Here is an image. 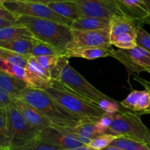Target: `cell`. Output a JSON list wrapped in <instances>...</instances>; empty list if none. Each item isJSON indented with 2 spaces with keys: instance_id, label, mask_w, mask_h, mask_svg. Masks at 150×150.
<instances>
[{
  "instance_id": "48",
  "label": "cell",
  "mask_w": 150,
  "mask_h": 150,
  "mask_svg": "<svg viewBox=\"0 0 150 150\" xmlns=\"http://www.w3.org/2000/svg\"><path fill=\"white\" fill-rule=\"evenodd\" d=\"M149 1H150V0H149Z\"/></svg>"
},
{
  "instance_id": "24",
  "label": "cell",
  "mask_w": 150,
  "mask_h": 150,
  "mask_svg": "<svg viewBox=\"0 0 150 150\" xmlns=\"http://www.w3.org/2000/svg\"><path fill=\"white\" fill-rule=\"evenodd\" d=\"M0 146L6 150L11 147L6 108H0Z\"/></svg>"
},
{
  "instance_id": "15",
  "label": "cell",
  "mask_w": 150,
  "mask_h": 150,
  "mask_svg": "<svg viewBox=\"0 0 150 150\" xmlns=\"http://www.w3.org/2000/svg\"><path fill=\"white\" fill-rule=\"evenodd\" d=\"M142 25L140 22L136 21L127 16H114L111 19L110 41L122 34H136L138 26Z\"/></svg>"
},
{
  "instance_id": "9",
  "label": "cell",
  "mask_w": 150,
  "mask_h": 150,
  "mask_svg": "<svg viewBox=\"0 0 150 150\" xmlns=\"http://www.w3.org/2000/svg\"><path fill=\"white\" fill-rule=\"evenodd\" d=\"M82 16L111 20L114 16H125L116 0H74Z\"/></svg>"
},
{
  "instance_id": "40",
  "label": "cell",
  "mask_w": 150,
  "mask_h": 150,
  "mask_svg": "<svg viewBox=\"0 0 150 150\" xmlns=\"http://www.w3.org/2000/svg\"><path fill=\"white\" fill-rule=\"evenodd\" d=\"M21 24V23H15V22L10 21L4 20V19L1 18H0V28L4 27V26H13V25Z\"/></svg>"
},
{
  "instance_id": "33",
  "label": "cell",
  "mask_w": 150,
  "mask_h": 150,
  "mask_svg": "<svg viewBox=\"0 0 150 150\" xmlns=\"http://www.w3.org/2000/svg\"><path fill=\"white\" fill-rule=\"evenodd\" d=\"M143 92L144 90H132L130 93L127 95V98L124 100L122 101L120 104H121V105L123 108L134 112L136 104H137L138 101H139V98L142 96Z\"/></svg>"
},
{
  "instance_id": "21",
  "label": "cell",
  "mask_w": 150,
  "mask_h": 150,
  "mask_svg": "<svg viewBox=\"0 0 150 150\" xmlns=\"http://www.w3.org/2000/svg\"><path fill=\"white\" fill-rule=\"evenodd\" d=\"M19 39L34 40L35 38L29 29L21 23L0 28V40H13Z\"/></svg>"
},
{
  "instance_id": "35",
  "label": "cell",
  "mask_w": 150,
  "mask_h": 150,
  "mask_svg": "<svg viewBox=\"0 0 150 150\" xmlns=\"http://www.w3.org/2000/svg\"><path fill=\"white\" fill-rule=\"evenodd\" d=\"M150 106V95L148 91L146 89L144 90L143 94L142 96L139 98V101H138L137 104L135 108L134 112L137 113V114H140V113L143 112L145 110L147 109Z\"/></svg>"
},
{
  "instance_id": "41",
  "label": "cell",
  "mask_w": 150,
  "mask_h": 150,
  "mask_svg": "<svg viewBox=\"0 0 150 150\" xmlns=\"http://www.w3.org/2000/svg\"><path fill=\"white\" fill-rule=\"evenodd\" d=\"M62 150H98V149H93V148L89 147V146H87V145H83V146H78V147L73 148V149H62Z\"/></svg>"
},
{
  "instance_id": "47",
  "label": "cell",
  "mask_w": 150,
  "mask_h": 150,
  "mask_svg": "<svg viewBox=\"0 0 150 150\" xmlns=\"http://www.w3.org/2000/svg\"><path fill=\"white\" fill-rule=\"evenodd\" d=\"M149 74H150V72H149Z\"/></svg>"
},
{
  "instance_id": "46",
  "label": "cell",
  "mask_w": 150,
  "mask_h": 150,
  "mask_svg": "<svg viewBox=\"0 0 150 150\" xmlns=\"http://www.w3.org/2000/svg\"><path fill=\"white\" fill-rule=\"evenodd\" d=\"M146 24H149L150 25V21H148V22H146Z\"/></svg>"
},
{
  "instance_id": "1",
  "label": "cell",
  "mask_w": 150,
  "mask_h": 150,
  "mask_svg": "<svg viewBox=\"0 0 150 150\" xmlns=\"http://www.w3.org/2000/svg\"><path fill=\"white\" fill-rule=\"evenodd\" d=\"M40 111L53 124V126H75L81 120L63 108L45 91L27 87L20 98Z\"/></svg>"
},
{
  "instance_id": "8",
  "label": "cell",
  "mask_w": 150,
  "mask_h": 150,
  "mask_svg": "<svg viewBox=\"0 0 150 150\" xmlns=\"http://www.w3.org/2000/svg\"><path fill=\"white\" fill-rule=\"evenodd\" d=\"M110 57L125 66L129 76L134 73L150 72V52L140 46L137 45L132 49H113Z\"/></svg>"
},
{
  "instance_id": "25",
  "label": "cell",
  "mask_w": 150,
  "mask_h": 150,
  "mask_svg": "<svg viewBox=\"0 0 150 150\" xmlns=\"http://www.w3.org/2000/svg\"><path fill=\"white\" fill-rule=\"evenodd\" d=\"M111 45L120 49H132L137 46L136 34L126 33L120 35L111 40Z\"/></svg>"
},
{
  "instance_id": "27",
  "label": "cell",
  "mask_w": 150,
  "mask_h": 150,
  "mask_svg": "<svg viewBox=\"0 0 150 150\" xmlns=\"http://www.w3.org/2000/svg\"><path fill=\"white\" fill-rule=\"evenodd\" d=\"M0 69L5 73H8L9 75H11L26 82V73L24 67L17 65L14 63L0 59Z\"/></svg>"
},
{
  "instance_id": "3",
  "label": "cell",
  "mask_w": 150,
  "mask_h": 150,
  "mask_svg": "<svg viewBox=\"0 0 150 150\" xmlns=\"http://www.w3.org/2000/svg\"><path fill=\"white\" fill-rule=\"evenodd\" d=\"M45 92L63 108L79 120L91 119L98 120L105 114L98 105L72 92L59 81L53 80L51 86Z\"/></svg>"
},
{
  "instance_id": "23",
  "label": "cell",
  "mask_w": 150,
  "mask_h": 150,
  "mask_svg": "<svg viewBox=\"0 0 150 150\" xmlns=\"http://www.w3.org/2000/svg\"><path fill=\"white\" fill-rule=\"evenodd\" d=\"M65 51L66 49H62L51 44L35 39L29 56L35 57L42 56H65Z\"/></svg>"
},
{
  "instance_id": "32",
  "label": "cell",
  "mask_w": 150,
  "mask_h": 150,
  "mask_svg": "<svg viewBox=\"0 0 150 150\" xmlns=\"http://www.w3.org/2000/svg\"><path fill=\"white\" fill-rule=\"evenodd\" d=\"M114 114H104L95 123V130L98 136L105 134L107 130L111 127L113 122Z\"/></svg>"
},
{
  "instance_id": "38",
  "label": "cell",
  "mask_w": 150,
  "mask_h": 150,
  "mask_svg": "<svg viewBox=\"0 0 150 150\" xmlns=\"http://www.w3.org/2000/svg\"><path fill=\"white\" fill-rule=\"evenodd\" d=\"M133 79H134L135 81H136L137 82H139V83H141V84H142V86L145 88V89L149 92V93L150 95V82L149 81H146V79H143V78H141L139 76H134ZM150 114V106L147 108V109L145 110L144 111L140 113V114H139V115H142V114Z\"/></svg>"
},
{
  "instance_id": "37",
  "label": "cell",
  "mask_w": 150,
  "mask_h": 150,
  "mask_svg": "<svg viewBox=\"0 0 150 150\" xmlns=\"http://www.w3.org/2000/svg\"><path fill=\"white\" fill-rule=\"evenodd\" d=\"M0 18L4 19V20L10 21L18 23V18L9 11L7 8L4 6V4H0Z\"/></svg>"
},
{
  "instance_id": "2",
  "label": "cell",
  "mask_w": 150,
  "mask_h": 150,
  "mask_svg": "<svg viewBox=\"0 0 150 150\" xmlns=\"http://www.w3.org/2000/svg\"><path fill=\"white\" fill-rule=\"evenodd\" d=\"M18 21L29 29L35 39L57 48L66 49L72 40L71 27L67 25L25 16H19Z\"/></svg>"
},
{
  "instance_id": "44",
  "label": "cell",
  "mask_w": 150,
  "mask_h": 150,
  "mask_svg": "<svg viewBox=\"0 0 150 150\" xmlns=\"http://www.w3.org/2000/svg\"><path fill=\"white\" fill-rule=\"evenodd\" d=\"M0 150H6V149H4V148H3L1 146H0Z\"/></svg>"
},
{
  "instance_id": "39",
  "label": "cell",
  "mask_w": 150,
  "mask_h": 150,
  "mask_svg": "<svg viewBox=\"0 0 150 150\" xmlns=\"http://www.w3.org/2000/svg\"><path fill=\"white\" fill-rule=\"evenodd\" d=\"M18 1H28V2L40 3V4H44L48 5L49 3L56 2V1H73V0H18Z\"/></svg>"
},
{
  "instance_id": "34",
  "label": "cell",
  "mask_w": 150,
  "mask_h": 150,
  "mask_svg": "<svg viewBox=\"0 0 150 150\" xmlns=\"http://www.w3.org/2000/svg\"><path fill=\"white\" fill-rule=\"evenodd\" d=\"M136 43L138 46L150 52V35L142 26H138L136 31Z\"/></svg>"
},
{
  "instance_id": "16",
  "label": "cell",
  "mask_w": 150,
  "mask_h": 150,
  "mask_svg": "<svg viewBox=\"0 0 150 150\" xmlns=\"http://www.w3.org/2000/svg\"><path fill=\"white\" fill-rule=\"evenodd\" d=\"M112 48H99V47H78L67 48L65 51V57L67 58H83L88 60H93L101 57H110Z\"/></svg>"
},
{
  "instance_id": "5",
  "label": "cell",
  "mask_w": 150,
  "mask_h": 150,
  "mask_svg": "<svg viewBox=\"0 0 150 150\" xmlns=\"http://www.w3.org/2000/svg\"><path fill=\"white\" fill-rule=\"evenodd\" d=\"M127 110L114 114L112 124L105 134L127 138L146 144H149L150 130L144 124L141 115Z\"/></svg>"
},
{
  "instance_id": "11",
  "label": "cell",
  "mask_w": 150,
  "mask_h": 150,
  "mask_svg": "<svg viewBox=\"0 0 150 150\" xmlns=\"http://www.w3.org/2000/svg\"><path fill=\"white\" fill-rule=\"evenodd\" d=\"M25 69L26 83L29 87L44 91L51 87L53 81L51 72L42 67L35 57L29 56Z\"/></svg>"
},
{
  "instance_id": "10",
  "label": "cell",
  "mask_w": 150,
  "mask_h": 150,
  "mask_svg": "<svg viewBox=\"0 0 150 150\" xmlns=\"http://www.w3.org/2000/svg\"><path fill=\"white\" fill-rule=\"evenodd\" d=\"M72 40L67 48L78 47L111 48L110 29L100 30H79L71 28Z\"/></svg>"
},
{
  "instance_id": "12",
  "label": "cell",
  "mask_w": 150,
  "mask_h": 150,
  "mask_svg": "<svg viewBox=\"0 0 150 150\" xmlns=\"http://www.w3.org/2000/svg\"><path fill=\"white\" fill-rule=\"evenodd\" d=\"M38 139L61 149H73L84 145L70 133L54 127H48L41 131Z\"/></svg>"
},
{
  "instance_id": "14",
  "label": "cell",
  "mask_w": 150,
  "mask_h": 150,
  "mask_svg": "<svg viewBox=\"0 0 150 150\" xmlns=\"http://www.w3.org/2000/svg\"><path fill=\"white\" fill-rule=\"evenodd\" d=\"M127 17L142 24V21L149 16V10L144 0H116Z\"/></svg>"
},
{
  "instance_id": "20",
  "label": "cell",
  "mask_w": 150,
  "mask_h": 150,
  "mask_svg": "<svg viewBox=\"0 0 150 150\" xmlns=\"http://www.w3.org/2000/svg\"><path fill=\"white\" fill-rule=\"evenodd\" d=\"M48 7L57 14L70 19L72 21L81 17L82 14L79 6L73 1H64L51 2L48 4Z\"/></svg>"
},
{
  "instance_id": "22",
  "label": "cell",
  "mask_w": 150,
  "mask_h": 150,
  "mask_svg": "<svg viewBox=\"0 0 150 150\" xmlns=\"http://www.w3.org/2000/svg\"><path fill=\"white\" fill-rule=\"evenodd\" d=\"M34 40L19 39L13 40H0V48L28 57L30 55Z\"/></svg>"
},
{
  "instance_id": "43",
  "label": "cell",
  "mask_w": 150,
  "mask_h": 150,
  "mask_svg": "<svg viewBox=\"0 0 150 150\" xmlns=\"http://www.w3.org/2000/svg\"><path fill=\"white\" fill-rule=\"evenodd\" d=\"M7 0H0V4H4Z\"/></svg>"
},
{
  "instance_id": "18",
  "label": "cell",
  "mask_w": 150,
  "mask_h": 150,
  "mask_svg": "<svg viewBox=\"0 0 150 150\" xmlns=\"http://www.w3.org/2000/svg\"><path fill=\"white\" fill-rule=\"evenodd\" d=\"M0 86L14 98H20L22 92L29 87L23 81L9 75L0 69Z\"/></svg>"
},
{
  "instance_id": "42",
  "label": "cell",
  "mask_w": 150,
  "mask_h": 150,
  "mask_svg": "<svg viewBox=\"0 0 150 150\" xmlns=\"http://www.w3.org/2000/svg\"><path fill=\"white\" fill-rule=\"evenodd\" d=\"M144 1L145 2H146V5H147L148 10H149V16H148L146 18H145L142 21V24L146 23V22L148 21H150V1H149V0H144Z\"/></svg>"
},
{
  "instance_id": "17",
  "label": "cell",
  "mask_w": 150,
  "mask_h": 150,
  "mask_svg": "<svg viewBox=\"0 0 150 150\" xmlns=\"http://www.w3.org/2000/svg\"><path fill=\"white\" fill-rule=\"evenodd\" d=\"M98 120L91 119H82L75 126H65V127H58L52 126L62 131L70 133V135H79L83 137L92 140L98 136L95 130V123Z\"/></svg>"
},
{
  "instance_id": "26",
  "label": "cell",
  "mask_w": 150,
  "mask_h": 150,
  "mask_svg": "<svg viewBox=\"0 0 150 150\" xmlns=\"http://www.w3.org/2000/svg\"><path fill=\"white\" fill-rule=\"evenodd\" d=\"M111 145L124 150H150L146 144L124 137L118 138L114 140Z\"/></svg>"
},
{
  "instance_id": "45",
  "label": "cell",
  "mask_w": 150,
  "mask_h": 150,
  "mask_svg": "<svg viewBox=\"0 0 150 150\" xmlns=\"http://www.w3.org/2000/svg\"><path fill=\"white\" fill-rule=\"evenodd\" d=\"M147 146H149V149H150V142H149V144H147Z\"/></svg>"
},
{
  "instance_id": "31",
  "label": "cell",
  "mask_w": 150,
  "mask_h": 150,
  "mask_svg": "<svg viewBox=\"0 0 150 150\" xmlns=\"http://www.w3.org/2000/svg\"><path fill=\"white\" fill-rule=\"evenodd\" d=\"M61 57L62 56H42V57H37L35 58L42 67L51 72L52 76L58 67L59 62Z\"/></svg>"
},
{
  "instance_id": "6",
  "label": "cell",
  "mask_w": 150,
  "mask_h": 150,
  "mask_svg": "<svg viewBox=\"0 0 150 150\" xmlns=\"http://www.w3.org/2000/svg\"><path fill=\"white\" fill-rule=\"evenodd\" d=\"M11 147L23 146L39 138L40 132L32 127L13 103L6 108Z\"/></svg>"
},
{
  "instance_id": "36",
  "label": "cell",
  "mask_w": 150,
  "mask_h": 150,
  "mask_svg": "<svg viewBox=\"0 0 150 150\" xmlns=\"http://www.w3.org/2000/svg\"><path fill=\"white\" fill-rule=\"evenodd\" d=\"M14 98L0 86V108H7L13 103Z\"/></svg>"
},
{
  "instance_id": "28",
  "label": "cell",
  "mask_w": 150,
  "mask_h": 150,
  "mask_svg": "<svg viewBox=\"0 0 150 150\" xmlns=\"http://www.w3.org/2000/svg\"><path fill=\"white\" fill-rule=\"evenodd\" d=\"M28 57H29V56L28 57L22 56L21 54H17V53L0 48V59L14 63V64L21 66L22 67H24V68L27 65Z\"/></svg>"
},
{
  "instance_id": "4",
  "label": "cell",
  "mask_w": 150,
  "mask_h": 150,
  "mask_svg": "<svg viewBox=\"0 0 150 150\" xmlns=\"http://www.w3.org/2000/svg\"><path fill=\"white\" fill-rule=\"evenodd\" d=\"M56 80L59 81L72 92L98 107L103 100H113L92 86L79 72L76 71L69 64V58L65 56H62L60 59L59 73Z\"/></svg>"
},
{
  "instance_id": "29",
  "label": "cell",
  "mask_w": 150,
  "mask_h": 150,
  "mask_svg": "<svg viewBox=\"0 0 150 150\" xmlns=\"http://www.w3.org/2000/svg\"><path fill=\"white\" fill-rule=\"evenodd\" d=\"M120 137L121 136H114V135L111 134L100 135V136H97L96 138L92 139L87 146L95 149L103 150L106 148L107 146H110L114 140Z\"/></svg>"
},
{
  "instance_id": "19",
  "label": "cell",
  "mask_w": 150,
  "mask_h": 150,
  "mask_svg": "<svg viewBox=\"0 0 150 150\" xmlns=\"http://www.w3.org/2000/svg\"><path fill=\"white\" fill-rule=\"evenodd\" d=\"M111 20L100 18L81 16L72 23V29L79 30H100L110 29Z\"/></svg>"
},
{
  "instance_id": "13",
  "label": "cell",
  "mask_w": 150,
  "mask_h": 150,
  "mask_svg": "<svg viewBox=\"0 0 150 150\" xmlns=\"http://www.w3.org/2000/svg\"><path fill=\"white\" fill-rule=\"evenodd\" d=\"M13 104L20 111L26 121L39 132L53 126L51 121L40 111L29 105L21 98H15Z\"/></svg>"
},
{
  "instance_id": "7",
  "label": "cell",
  "mask_w": 150,
  "mask_h": 150,
  "mask_svg": "<svg viewBox=\"0 0 150 150\" xmlns=\"http://www.w3.org/2000/svg\"><path fill=\"white\" fill-rule=\"evenodd\" d=\"M4 6L18 18L19 16H25L48 19L69 26H71L73 23L70 19L66 18L54 13L47 4L18 0H7L4 4Z\"/></svg>"
},
{
  "instance_id": "30",
  "label": "cell",
  "mask_w": 150,
  "mask_h": 150,
  "mask_svg": "<svg viewBox=\"0 0 150 150\" xmlns=\"http://www.w3.org/2000/svg\"><path fill=\"white\" fill-rule=\"evenodd\" d=\"M9 150H62L56 147V146L50 145L45 142H42L40 139L31 142L23 146H16V147L10 148Z\"/></svg>"
}]
</instances>
